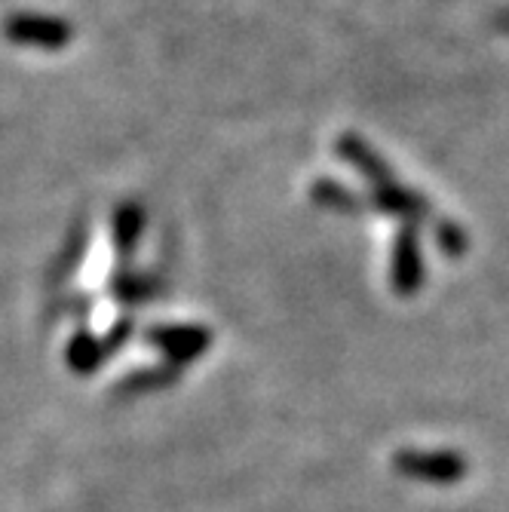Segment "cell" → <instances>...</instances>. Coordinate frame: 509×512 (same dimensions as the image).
<instances>
[{"mask_svg": "<svg viewBox=\"0 0 509 512\" xmlns=\"http://www.w3.org/2000/svg\"><path fill=\"white\" fill-rule=\"evenodd\" d=\"M335 151H338V157L344 160V163H350L372 188H384V184H390V181H396V175H393V169H390V163L365 142V138H359V135H341L338 142H335Z\"/></svg>", "mask_w": 509, "mask_h": 512, "instance_id": "cell-3", "label": "cell"}, {"mask_svg": "<svg viewBox=\"0 0 509 512\" xmlns=\"http://www.w3.org/2000/svg\"><path fill=\"white\" fill-rule=\"evenodd\" d=\"M313 200L319 206L332 209V212H362V209H372L368 197H359L356 191L344 188L341 181H329V178H319L313 184Z\"/></svg>", "mask_w": 509, "mask_h": 512, "instance_id": "cell-4", "label": "cell"}, {"mask_svg": "<svg viewBox=\"0 0 509 512\" xmlns=\"http://www.w3.org/2000/svg\"><path fill=\"white\" fill-rule=\"evenodd\" d=\"M368 203L384 215L402 218L405 224H418V221L433 218V206L418 191L405 188V184H399V181H390V184H384V188H372Z\"/></svg>", "mask_w": 509, "mask_h": 512, "instance_id": "cell-2", "label": "cell"}, {"mask_svg": "<svg viewBox=\"0 0 509 512\" xmlns=\"http://www.w3.org/2000/svg\"><path fill=\"white\" fill-rule=\"evenodd\" d=\"M436 240H439V249L445 255H464L470 240H467V230L454 224V221H436Z\"/></svg>", "mask_w": 509, "mask_h": 512, "instance_id": "cell-5", "label": "cell"}, {"mask_svg": "<svg viewBox=\"0 0 509 512\" xmlns=\"http://www.w3.org/2000/svg\"><path fill=\"white\" fill-rule=\"evenodd\" d=\"M393 286L399 295H414L424 279L421 246H418V224H402L393 243Z\"/></svg>", "mask_w": 509, "mask_h": 512, "instance_id": "cell-1", "label": "cell"}]
</instances>
